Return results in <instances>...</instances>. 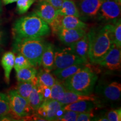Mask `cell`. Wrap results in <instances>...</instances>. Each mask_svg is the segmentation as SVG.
Masks as SVG:
<instances>
[{
	"label": "cell",
	"instance_id": "cell-18",
	"mask_svg": "<svg viewBox=\"0 0 121 121\" xmlns=\"http://www.w3.org/2000/svg\"><path fill=\"white\" fill-rule=\"evenodd\" d=\"M81 100H89L96 102L97 99H96V96L94 95L80 94L74 93V92L66 90L64 96H63V98L60 101V103L62 104L63 105H66V104Z\"/></svg>",
	"mask_w": 121,
	"mask_h": 121
},
{
	"label": "cell",
	"instance_id": "cell-6",
	"mask_svg": "<svg viewBox=\"0 0 121 121\" xmlns=\"http://www.w3.org/2000/svg\"><path fill=\"white\" fill-rule=\"evenodd\" d=\"M86 62L82 58L76 55L70 48L56 49L53 70L63 69L73 65L82 64Z\"/></svg>",
	"mask_w": 121,
	"mask_h": 121
},
{
	"label": "cell",
	"instance_id": "cell-11",
	"mask_svg": "<svg viewBox=\"0 0 121 121\" xmlns=\"http://www.w3.org/2000/svg\"><path fill=\"white\" fill-rule=\"evenodd\" d=\"M96 91L106 100L118 102L121 97V84L117 81H112L99 85L96 89Z\"/></svg>",
	"mask_w": 121,
	"mask_h": 121
},
{
	"label": "cell",
	"instance_id": "cell-31",
	"mask_svg": "<svg viewBox=\"0 0 121 121\" xmlns=\"http://www.w3.org/2000/svg\"><path fill=\"white\" fill-rule=\"evenodd\" d=\"M78 113L72 110H64L62 114L58 118L57 121H76Z\"/></svg>",
	"mask_w": 121,
	"mask_h": 121
},
{
	"label": "cell",
	"instance_id": "cell-38",
	"mask_svg": "<svg viewBox=\"0 0 121 121\" xmlns=\"http://www.w3.org/2000/svg\"><path fill=\"white\" fill-rule=\"evenodd\" d=\"M17 0H2V2L4 4L7 5V4H13V3L16 2Z\"/></svg>",
	"mask_w": 121,
	"mask_h": 121
},
{
	"label": "cell",
	"instance_id": "cell-20",
	"mask_svg": "<svg viewBox=\"0 0 121 121\" xmlns=\"http://www.w3.org/2000/svg\"><path fill=\"white\" fill-rule=\"evenodd\" d=\"M57 15L61 16H74L81 17L77 4L73 0H63L60 7L57 10Z\"/></svg>",
	"mask_w": 121,
	"mask_h": 121
},
{
	"label": "cell",
	"instance_id": "cell-12",
	"mask_svg": "<svg viewBox=\"0 0 121 121\" xmlns=\"http://www.w3.org/2000/svg\"><path fill=\"white\" fill-rule=\"evenodd\" d=\"M104 0H79L77 4L81 17H96Z\"/></svg>",
	"mask_w": 121,
	"mask_h": 121
},
{
	"label": "cell",
	"instance_id": "cell-32",
	"mask_svg": "<svg viewBox=\"0 0 121 121\" xmlns=\"http://www.w3.org/2000/svg\"><path fill=\"white\" fill-rule=\"evenodd\" d=\"M108 121H121V108L116 109L109 111L105 114Z\"/></svg>",
	"mask_w": 121,
	"mask_h": 121
},
{
	"label": "cell",
	"instance_id": "cell-21",
	"mask_svg": "<svg viewBox=\"0 0 121 121\" xmlns=\"http://www.w3.org/2000/svg\"><path fill=\"white\" fill-rule=\"evenodd\" d=\"M86 64L82 63V64L73 65L64 68L63 69H56V70L53 71V74L56 77L59 81L63 82L65 80L69 78V77L74 75L76 72L82 69Z\"/></svg>",
	"mask_w": 121,
	"mask_h": 121
},
{
	"label": "cell",
	"instance_id": "cell-19",
	"mask_svg": "<svg viewBox=\"0 0 121 121\" xmlns=\"http://www.w3.org/2000/svg\"><path fill=\"white\" fill-rule=\"evenodd\" d=\"M15 53L13 52H7L3 54L1 58V65L4 70V80L7 84H9L10 74L14 66Z\"/></svg>",
	"mask_w": 121,
	"mask_h": 121
},
{
	"label": "cell",
	"instance_id": "cell-34",
	"mask_svg": "<svg viewBox=\"0 0 121 121\" xmlns=\"http://www.w3.org/2000/svg\"><path fill=\"white\" fill-rule=\"evenodd\" d=\"M94 117V113L93 112V110H91L86 112L78 113L76 121H90L93 120Z\"/></svg>",
	"mask_w": 121,
	"mask_h": 121
},
{
	"label": "cell",
	"instance_id": "cell-37",
	"mask_svg": "<svg viewBox=\"0 0 121 121\" xmlns=\"http://www.w3.org/2000/svg\"><path fill=\"white\" fill-rule=\"evenodd\" d=\"M94 121H108V119L106 117L105 115L104 116H100V117H97L95 118Z\"/></svg>",
	"mask_w": 121,
	"mask_h": 121
},
{
	"label": "cell",
	"instance_id": "cell-13",
	"mask_svg": "<svg viewBox=\"0 0 121 121\" xmlns=\"http://www.w3.org/2000/svg\"><path fill=\"white\" fill-rule=\"evenodd\" d=\"M34 13L50 25L57 16V9L44 0H40L34 10Z\"/></svg>",
	"mask_w": 121,
	"mask_h": 121
},
{
	"label": "cell",
	"instance_id": "cell-15",
	"mask_svg": "<svg viewBox=\"0 0 121 121\" xmlns=\"http://www.w3.org/2000/svg\"><path fill=\"white\" fill-rule=\"evenodd\" d=\"M69 47L70 49L74 53L82 58L85 61V62L88 63L89 38L87 33L76 42L69 45Z\"/></svg>",
	"mask_w": 121,
	"mask_h": 121
},
{
	"label": "cell",
	"instance_id": "cell-9",
	"mask_svg": "<svg viewBox=\"0 0 121 121\" xmlns=\"http://www.w3.org/2000/svg\"><path fill=\"white\" fill-rule=\"evenodd\" d=\"M53 33H56L60 29H83L87 28V24L80 18L74 16H61L57 15L54 21L49 25Z\"/></svg>",
	"mask_w": 121,
	"mask_h": 121
},
{
	"label": "cell",
	"instance_id": "cell-29",
	"mask_svg": "<svg viewBox=\"0 0 121 121\" xmlns=\"http://www.w3.org/2000/svg\"><path fill=\"white\" fill-rule=\"evenodd\" d=\"M113 36L114 44L117 47H121V19L113 24Z\"/></svg>",
	"mask_w": 121,
	"mask_h": 121
},
{
	"label": "cell",
	"instance_id": "cell-28",
	"mask_svg": "<svg viewBox=\"0 0 121 121\" xmlns=\"http://www.w3.org/2000/svg\"><path fill=\"white\" fill-rule=\"evenodd\" d=\"M33 66L31 62L26 57H24L22 54L17 53L16 56L15 57L14 66H13V68L16 71L24 68L30 67Z\"/></svg>",
	"mask_w": 121,
	"mask_h": 121
},
{
	"label": "cell",
	"instance_id": "cell-3",
	"mask_svg": "<svg viewBox=\"0 0 121 121\" xmlns=\"http://www.w3.org/2000/svg\"><path fill=\"white\" fill-rule=\"evenodd\" d=\"M97 80V74L86 64L62 83L67 90L80 94L90 95L92 94Z\"/></svg>",
	"mask_w": 121,
	"mask_h": 121
},
{
	"label": "cell",
	"instance_id": "cell-23",
	"mask_svg": "<svg viewBox=\"0 0 121 121\" xmlns=\"http://www.w3.org/2000/svg\"><path fill=\"white\" fill-rule=\"evenodd\" d=\"M18 84L16 86V92L28 100L29 95L32 91L33 87L38 82L37 78L34 81H18Z\"/></svg>",
	"mask_w": 121,
	"mask_h": 121
},
{
	"label": "cell",
	"instance_id": "cell-25",
	"mask_svg": "<svg viewBox=\"0 0 121 121\" xmlns=\"http://www.w3.org/2000/svg\"><path fill=\"white\" fill-rule=\"evenodd\" d=\"M28 102L34 112H35L39 106L44 102L43 98L38 88L37 84L33 87L32 91L28 99Z\"/></svg>",
	"mask_w": 121,
	"mask_h": 121
},
{
	"label": "cell",
	"instance_id": "cell-2",
	"mask_svg": "<svg viewBox=\"0 0 121 121\" xmlns=\"http://www.w3.org/2000/svg\"><path fill=\"white\" fill-rule=\"evenodd\" d=\"M50 33L49 25L35 13L18 19L13 27L14 39L43 38Z\"/></svg>",
	"mask_w": 121,
	"mask_h": 121
},
{
	"label": "cell",
	"instance_id": "cell-40",
	"mask_svg": "<svg viewBox=\"0 0 121 121\" xmlns=\"http://www.w3.org/2000/svg\"><path fill=\"white\" fill-rule=\"evenodd\" d=\"M0 51H1V50H0Z\"/></svg>",
	"mask_w": 121,
	"mask_h": 121
},
{
	"label": "cell",
	"instance_id": "cell-10",
	"mask_svg": "<svg viewBox=\"0 0 121 121\" xmlns=\"http://www.w3.org/2000/svg\"><path fill=\"white\" fill-rule=\"evenodd\" d=\"M98 65L110 71H119L121 67V50L113 44L109 52Z\"/></svg>",
	"mask_w": 121,
	"mask_h": 121
},
{
	"label": "cell",
	"instance_id": "cell-35",
	"mask_svg": "<svg viewBox=\"0 0 121 121\" xmlns=\"http://www.w3.org/2000/svg\"><path fill=\"white\" fill-rule=\"evenodd\" d=\"M44 1L51 4L57 10L60 8L63 2V0H44Z\"/></svg>",
	"mask_w": 121,
	"mask_h": 121
},
{
	"label": "cell",
	"instance_id": "cell-14",
	"mask_svg": "<svg viewBox=\"0 0 121 121\" xmlns=\"http://www.w3.org/2000/svg\"><path fill=\"white\" fill-rule=\"evenodd\" d=\"M86 34L85 29H60L56 33L58 38L64 44L69 46L72 45Z\"/></svg>",
	"mask_w": 121,
	"mask_h": 121
},
{
	"label": "cell",
	"instance_id": "cell-17",
	"mask_svg": "<svg viewBox=\"0 0 121 121\" xmlns=\"http://www.w3.org/2000/svg\"><path fill=\"white\" fill-rule=\"evenodd\" d=\"M94 102L89 100H81L63 105V110H72L78 113L86 112L94 110L96 104Z\"/></svg>",
	"mask_w": 121,
	"mask_h": 121
},
{
	"label": "cell",
	"instance_id": "cell-24",
	"mask_svg": "<svg viewBox=\"0 0 121 121\" xmlns=\"http://www.w3.org/2000/svg\"><path fill=\"white\" fill-rule=\"evenodd\" d=\"M37 78L39 84L51 87L56 81L55 78L51 73V71L44 69H40L39 72H37Z\"/></svg>",
	"mask_w": 121,
	"mask_h": 121
},
{
	"label": "cell",
	"instance_id": "cell-1",
	"mask_svg": "<svg viewBox=\"0 0 121 121\" xmlns=\"http://www.w3.org/2000/svg\"><path fill=\"white\" fill-rule=\"evenodd\" d=\"M113 24H107L102 28L91 30L88 34L89 38V60L98 64L105 57L114 43Z\"/></svg>",
	"mask_w": 121,
	"mask_h": 121
},
{
	"label": "cell",
	"instance_id": "cell-26",
	"mask_svg": "<svg viewBox=\"0 0 121 121\" xmlns=\"http://www.w3.org/2000/svg\"><path fill=\"white\" fill-rule=\"evenodd\" d=\"M66 90L67 89L65 87L62 82L56 80L54 84L51 87V99L60 102L64 96Z\"/></svg>",
	"mask_w": 121,
	"mask_h": 121
},
{
	"label": "cell",
	"instance_id": "cell-7",
	"mask_svg": "<svg viewBox=\"0 0 121 121\" xmlns=\"http://www.w3.org/2000/svg\"><path fill=\"white\" fill-rule=\"evenodd\" d=\"M121 4L116 0H104L96 16L98 20L107 24H113L121 16Z\"/></svg>",
	"mask_w": 121,
	"mask_h": 121
},
{
	"label": "cell",
	"instance_id": "cell-5",
	"mask_svg": "<svg viewBox=\"0 0 121 121\" xmlns=\"http://www.w3.org/2000/svg\"><path fill=\"white\" fill-rule=\"evenodd\" d=\"M10 112L9 114L14 119L22 120L27 116L34 113L28 100L21 96L16 91L10 90L8 93Z\"/></svg>",
	"mask_w": 121,
	"mask_h": 121
},
{
	"label": "cell",
	"instance_id": "cell-4",
	"mask_svg": "<svg viewBox=\"0 0 121 121\" xmlns=\"http://www.w3.org/2000/svg\"><path fill=\"white\" fill-rule=\"evenodd\" d=\"M47 42L43 38L14 39L13 52L25 57L34 67L41 66V58Z\"/></svg>",
	"mask_w": 121,
	"mask_h": 121
},
{
	"label": "cell",
	"instance_id": "cell-33",
	"mask_svg": "<svg viewBox=\"0 0 121 121\" xmlns=\"http://www.w3.org/2000/svg\"><path fill=\"white\" fill-rule=\"evenodd\" d=\"M37 86L38 88L39 91L41 93L43 96L44 101L51 99V87L39 84L38 82L37 83Z\"/></svg>",
	"mask_w": 121,
	"mask_h": 121
},
{
	"label": "cell",
	"instance_id": "cell-8",
	"mask_svg": "<svg viewBox=\"0 0 121 121\" xmlns=\"http://www.w3.org/2000/svg\"><path fill=\"white\" fill-rule=\"evenodd\" d=\"M63 105L58 101L50 99L44 100L36 110V113L47 121H57L64 112Z\"/></svg>",
	"mask_w": 121,
	"mask_h": 121
},
{
	"label": "cell",
	"instance_id": "cell-16",
	"mask_svg": "<svg viewBox=\"0 0 121 121\" xmlns=\"http://www.w3.org/2000/svg\"><path fill=\"white\" fill-rule=\"evenodd\" d=\"M55 48L52 43H47L41 58V66L43 69L52 71L54 60Z\"/></svg>",
	"mask_w": 121,
	"mask_h": 121
},
{
	"label": "cell",
	"instance_id": "cell-22",
	"mask_svg": "<svg viewBox=\"0 0 121 121\" xmlns=\"http://www.w3.org/2000/svg\"><path fill=\"white\" fill-rule=\"evenodd\" d=\"M16 72V78L18 81H34L37 79V69L34 67L24 68Z\"/></svg>",
	"mask_w": 121,
	"mask_h": 121
},
{
	"label": "cell",
	"instance_id": "cell-39",
	"mask_svg": "<svg viewBox=\"0 0 121 121\" xmlns=\"http://www.w3.org/2000/svg\"><path fill=\"white\" fill-rule=\"evenodd\" d=\"M2 13V2L0 0V15Z\"/></svg>",
	"mask_w": 121,
	"mask_h": 121
},
{
	"label": "cell",
	"instance_id": "cell-30",
	"mask_svg": "<svg viewBox=\"0 0 121 121\" xmlns=\"http://www.w3.org/2000/svg\"><path fill=\"white\" fill-rule=\"evenodd\" d=\"M36 0H17L16 1V10L19 14H24L28 11Z\"/></svg>",
	"mask_w": 121,
	"mask_h": 121
},
{
	"label": "cell",
	"instance_id": "cell-27",
	"mask_svg": "<svg viewBox=\"0 0 121 121\" xmlns=\"http://www.w3.org/2000/svg\"><path fill=\"white\" fill-rule=\"evenodd\" d=\"M10 112V103L8 96L4 93H0V119L8 116Z\"/></svg>",
	"mask_w": 121,
	"mask_h": 121
},
{
	"label": "cell",
	"instance_id": "cell-36",
	"mask_svg": "<svg viewBox=\"0 0 121 121\" xmlns=\"http://www.w3.org/2000/svg\"><path fill=\"white\" fill-rule=\"evenodd\" d=\"M5 39V33L2 30H0V47L4 44Z\"/></svg>",
	"mask_w": 121,
	"mask_h": 121
}]
</instances>
